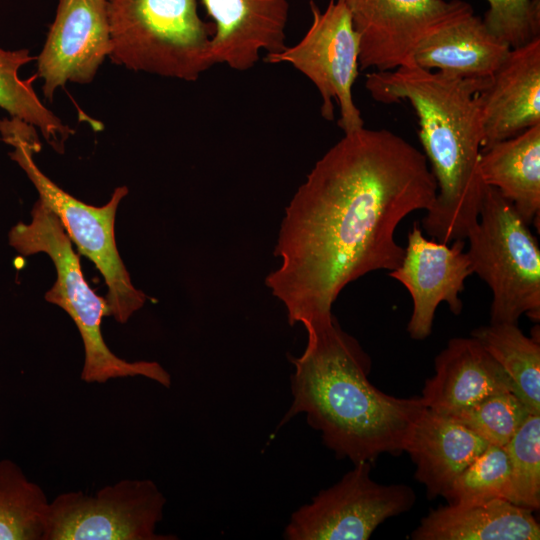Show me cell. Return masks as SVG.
I'll return each mask as SVG.
<instances>
[{
  "label": "cell",
  "instance_id": "cell-23",
  "mask_svg": "<svg viewBox=\"0 0 540 540\" xmlns=\"http://www.w3.org/2000/svg\"><path fill=\"white\" fill-rule=\"evenodd\" d=\"M49 504L17 463L0 460V540H43Z\"/></svg>",
  "mask_w": 540,
  "mask_h": 540
},
{
  "label": "cell",
  "instance_id": "cell-7",
  "mask_svg": "<svg viewBox=\"0 0 540 540\" xmlns=\"http://www.w3.org/2000/svg\"><path fill=\"white\" fill-rule=\"evenodd\" d=\"M466 239L472 272L492 291L490 323L540 320V248L513 204L486 186L477 223Z\"/></svg>",
  "mask_w": 540,
  "mask_h": 540
},
{
  "label": "cell",
  "instance_id": "cell-2",
  "mask_svg": "<svg viewBox=\"0 0 540 540\" xmlns=\"http://www.w3.org/2000/svg\"><path fill=\"white\" fill-rule=\"evenodd\" d=\"M306 332L304 352L290 358L293 398L280 424L304 413L324 445L354 464L405 451L426 409L421 398L394 397L372 385L369 356L334 315Z\"/></svg>",
  "mask_w": 540,
  "mask_h": 540
},
{
  "label": "cell",
  "instance_id": "cell-14",
  "mask_svg": "<svg viewBox=\"0 0 540 540\" xmlns=\"http://www.w3.org/2000/svg\"><path fill=\"white\" fill-rule=\"evenodd\" d=\"M478 100L482 151L540 124V37L510 48Z\"/></svg>",
  "mask_w": 540,
  "mask_h": 540
},
{
  "label": "cell",
  "instance_id": "cell-26",
  "mask_svg": "<svg viewBox=\"0 0 540 540\" xmlns=\"http://www.w3.org/2000/svg\"><path fill=\"white\" fill-rule=\"evenodd\" d=\"M531 415L513 393L494 394L449 416L491 445L505 446Z\"/></svg>",
  "mask_w": 540,
  "mask_h": 540
},
{
  "label": "cell",
  "instance_id": "cell-16",
  "mask_svg": "<svg viewBox=\"0 0 540 540\" xmlns=\"http://www.w3.org/2000/svg\"><path fill=\"white\" fill-rule=\"evenodd\" d=\"M434 368L420 398L439 414L451 415L494 394L514 393L508 374L472 336L450 339L436 356Z\"/></svg>",
  "mask_w": 540,
  "mask_h": 540
},
{
  "label": "cell",
  "instance_id": "cell-11",
  "mask_svg": "<svg viewBox=\"0 0 540 540\" xmlns=\"http://www.w3.org/2000/svg\"><path fill=\"white\" fill-rule=\"evenodd\" d=\"M359 35V69L393 70L412 61L429 34L472 10L461 0H345Z\"/></svg>",
  "mask_w": 540,
  "mask_h": 540
},
{
  "label": "cell",
  "instance_id": "cell-21",
  "mask_svg": "<svg viewBox=\"0 0 540 540\" xmlns=\"http://www.w3.org/2000/svg\"><path fill=\"white\" fill-rule=\"evenodd\" d=\"M512 380L514 394L540 414L539 333L526 336L515 323H490L471 332Z\"/></svg>",
  "mask_w": 540,
  "mask_h": 540
},
{
  "label": "cell",
  "instance_id": "cell-9",
  "mask_svg": "<svg viewBox=\"0 0 540 540\" xmlns=\"http://www.w3.org/2000/svg\"><path fill=\"white\" fill-rule=\"evenodd\" d=\"M312 23L303 38L279 52L267 53L270 64L289 63L304 74L322 97L321 115L334 119L339 105L338 126L344 133L364 127L353 100L352 88L359 74L360 40L345 0H330L324 11L311 0Z\"/></svg>",
  "mask_w": 540,
  "mask_h": 540
},
{
  "label": "cell",
  "instance_id": "cell-15",
  "mask_svg": "<svg viewBox=\"0 0 540 540\" xmlns=\"http://www.w3.org/2000/svg\"><path fill=\"white\" fill-rule=\"evenodd\" d=\"M213 20L215 63L238 71L251 69L260 52L283 50L288 0H201Z\"/></svg>",
  "mask_w": 540,
  "mask_h": 540
},
{
  "label": "cell",
  "instance_id": "cell-22",
  "mask_svg": "<svg viewBox=\"0 0 540 540\" xmlns=\"http://www.w3.org/2000/svg\"><path fill=\"white\" fill-rule=\"evenodd\" d=\"M33 59L28 49L5 50L0 47V108L10 118L35 127L53 149L62 153L65 142L74 134V130L37 96L32 87V81L37 76L22 80L18 74L20 68Z\"/></svg>",
  "mask_w": 540,
  "mask_h": 540
},
{
  "label": "cell",
  "instance_id": "cell-13",
  "mask_svg": "<svg viewBox=\"0 0 540 540\" xmlns=\"http://www.w3.org/2000/svg\"><path fill=\"white\" fill-rule=\"evenodd\" d=\"M464 247L463 239L453 241L452 245L428 239L420 223L413 224L403 258L389 272L411 295L413 309L407 332L412 339L423 340L431 334L440 303L445 302L455 315L461 313L463 303L459 295L465 280L473 274Z\"/></svg>",
  "mask_w": 540,
  "mask_h": 540
},
{
  "label": "cell",
  "instance_id": "cell-19",
  "mask_svg": "<svg viewBox=\"0 0 540 540\" xmlns=\"http://www.w3.org/2000/svg\"><path fill=\"white\" fill-rule=\"evenodd\" d=\"M509 50L472 9L425 37L412 60L427 70L437 69L461 78L490 79Z\"/></svg>",
  "mask_w": 540,
  "mask_h": 540
},
{
  "label": "cell",
  "instance_id": "cell-1",
  "mask_svg": "<svg viewBox=\"0 0 540 540\" xmlns=\"http://www.w3.org/2000/svg\"><path fill=\"white\" fill-rule=\"evenodd\" d=\"M436 180L420 150L399 135L364 127L344 133L314 165L285 209L265 279L290 325L305 330L330 319L351 282L397 268L400 222L428 210Z\"/></svg>",
  "mask_w": 540,
  "mask_h": 540
},
{
  "label": "cell",
  "instance_id": "cell-27",
  "mask_svg": "<svg viewBox=\"0 0 540 540\" xmlns=\"http://www.w3.org/2000/svg\"><path fill=\"white\" fill-rule=\"evenodd\" d=\"M483 22L510 48L540 37V0H487Z\"/></svg>",
  "mask_w": 540,
  "mask_h": 540
},
{
  "label": "cell",
  "instance_id": "cell-8",
  "mask_svg": "<svg viewBox=\"0 0 540 540\" xmlns=\"http://www.w3.org/2000/svg\"><path fill=\"white\" fill-rule=\"evenodd\" d=\"M165 504L150 479H122L95 494L61 493L49 504L43 540H173L156 532Z\"/></svg>",
  "mask_w": 540,
  "mask_h": 540
},
{
  "label": "cell",
  "instance_id": "cell-3",
  "mask_svg": "<svg viewBox=\"0 0 540 540\" xmlns=\"http://www.w3.org/2000/svg\"><path fill=\"white\" fill-rule=\"evenodd\" d=\"M490 80L433 72L413 61L366 76L365 87L375 101L407 100L417 114L419 138L437 184L435 200L421 224L431 239L442 243L465 240L478 221L486 189L479 171L478 95Z\"/></svg>",
  "mask_w": 540,
  "mask_h": 540
},
{
  "label": "cell",
  "instance_id": "cell-24",
  "mask_svg": "<svg viewBox=\"0 0 540 540\" xmlns=\"http://www.w3.org/2000/svg\"><path fill=\"white\" fill-rule=\"evenodd\" d=\"M510 463L506 500L530 510L540 507V414H531L504 446Z\"/></svg>",
  "mask_w": 540,
  "mask_h": 540
},
{
  "label": "cell",
  "instance_id": "cell-17",
  "mask_svg": "<svg viewBox=\"0 0 540 540\" xmlns=\"http://www.w3.org/2000/svg\"><path fill=\"white\" fill-rule=\"evenodd\" d=\"M489 445L455 419L426 407L405 447L415 465V479L433 499L449 489L454 479Z\"/></svg>",
  "mask_w": 540,
  "mask_h": 540
},
{
  "label": "cell",
  "instance_id": "cell-25",
  "mask_svg": "<svg viewBox=\"0 0 540 540\" xmlns=\"http://www.w3.org/2000/svg\"><path fill=\"white\" fill-rule=\"evenodd\" d=\"M510 463L503 446L489 444L452 482L443 494L448 503H475L506 499Z\"/></svg>",
  "mask_w": 540,
  "mask_h": 540
},
{
  "label": "cell",
  "instance_id": "cell-12",
  "mask_svg": "<svg viewBox=\"0 0 540 540\" xmlns=\"http://www.w3.org/2000/svg\"><path fill=\"white\" fill-rule=\"evenodd\" d=\"M111 49L107 0H59L36 57L45 98L52 101L67 83H91Z\"/></svg>",
  "mask_w": 540,
  "mask_h": 540
},
{
  "label": "cell",
  "instance_id": "cell-10",
  "mask_svg": "<svg viewBox=\"0 0 540 540\" xmlns=\"http://www.w3.org/2000/svg\"><path fill=\"white\" fill-rule=\"evenodd\" d=\"M416 495L404 484L384 485L359 462L337 483L292 513L286 540H366L386 519L408 512Z\"/></svg>",
  "mask_w": 540,
  "mask_h": 540
},
{
  "label": "cell",
  "instance_id": "cell-20",
  "mask_svg": "<svg viewBox=\"0 0 540 540\" xmlns=\"http://www.w3.org/2000/svg\"><path fill=\"white\" fill-rule=\"evenodd\" d=\"M479 171L529 225L540 213V124L481 152Z\"/></svg>",
  "mask_w": 540,
  "mask_h": 540
},
{
  "label": "cell",
  "instance_id": "cell-5",
  "mask_svg": "<svg viewBox=\"0 0 540 540\" xmlns=\"http://www.w3.org/2000/svg\"><path fill=\"white\" fill-rule=\"evenodd\" d=\"M111 61L135 72L196 81L215 65L213 25L197 0H107Z\"/></svg>",
  "mask_w": 540,
  "mask_h": 540
},
{
  "label": "cell",
  "instance_id": "cell-6",
  "mask_svg": "<svg viewBox=\"0 0 540 540\" xmlns=\"http://www.w3.org/2000/svg\"><path fill=\"white\" fill-rule=\"evenodd\" d=\"M0 135L13 148L9 156L34 185L38 199L56 214L79 253L90 259L101 273L107 286L109 316L126 323L147 300L133 285L116 244V212L128 188L117 187L103 206L88 205L64 191L39 169L34 154L42 145L35 127L15 118H4L0 120Z\"/></svg>",
  "mask_w": 540,
  "mask_h": 540
},
{
  "label": "cell",
  "instance_id": "cell-18",
  "mask_svg": "<svg viewBox=\"0 0 540 540\" xmlns=\"http://www.w3.org/2000/svg\"><path fill=\"white\" fill-rule=\"evenodd\" d=\"M533 512L503 498L448 503L431 510L411 534L413 540H538Z\"/></svg>",
  "mask_w": 540,
  "mask_h": 540
},
{
  "label": "cell",
  "instance_id": "cell-4",
  "mask_svg": "<svg viewBox=\"0 0 540 540\" xmlns=\"http://www.w3.org/2000/svg\"><path fill=\"white\" fill-rule=\"evenodd\" d=\"M29 223L19 222L9 231L10 246L20 255L44 253L56 269V281L45 300L63 309L76 325L84 347L81 379L103 384L111 379L144 377L169 388L171 375L156 361H127L114 354L101 330L109 316L107 301L86 282L78 254L56 214L40 199L31 211Z\"/></svg>",
  "mask_w": 540,
  "mask_h": 540
}]
</instances>
